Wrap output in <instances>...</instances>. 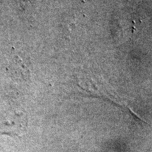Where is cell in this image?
I'll list each match as a JSON object with an SVG mask.
<instances>
[{"mask_svg":"<svg viewBox=\"0 0 152 152\" xmlns=\"http://www.w3.org/2000/svg\"><path fill=\"white\" fill-rule=\"evenodd\" d=\"M27 129V119L23 114L14 113L0 124V134L19 137Z\"/></svg>","mask_w":152,"mask_h":152,"instance_id":"1","label":"cell"}]
</instances>
